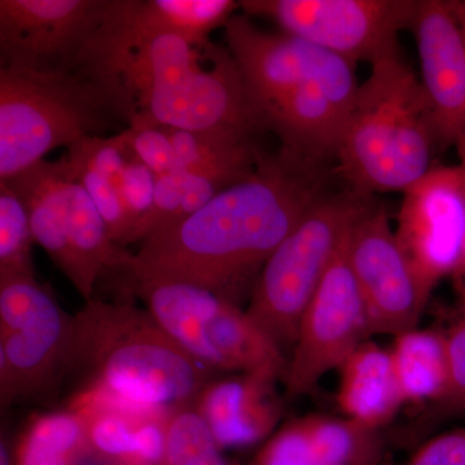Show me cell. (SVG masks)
Returning a JSON list of instances; mask_svg holds the SVG:
<instances>
[{"label": "cell", "instance_id": "obj_10", "mask_svg": "<svg viewBox=\"0 0 465 465\" xmlns=\"http://www.w3.org/2000/svg\"><path fill=\"white\" fill-rule=\"evenodd\" d=\"M110 0H0V67L79 72Z\"/></svg>", "mask_w": 465, "mask_h": 465}, {"label": "cell", "instance_id": "obj_7", "mask_svg": "<svg viewBox=\"0 0 465 465\" xmlns=\"http://www.w3.org/2000/svg\"><path fill=\"white\" fill-rule=\"evenodd\" d=\"M133 284L159 326L208 371L286 378L289 360L282 349L240 304L194 284L154 280Z\"/></svg>", "mask_w": 465, "mask_h": 465}, {"label": "cell", "instance_id": "obj_29", "mask_svg": "<svg viewBox=\"0 0 465 465\" xmlns=\"http://www.w3.org/2000/svg\"><path fill=\"white\" fill-rule=\"evenodd\" d=\"M405 465H465V428L427 440Z\"/></svg>", "mask_w": 465, "mask_h": 465}, {"label": "cell", "instance_id": "obj_4", "mask_svg": "<svg viewBox=\"0 0 465 465\" xmlns=\"http://www.w3.org/2000/svg\"><path fill=\"white\" fill-rule=\"evenodd\" d=\"M72 367L84 372V387L168 410L193 406L213 374L145 308L94 299L74 317Z\"/></svg>", "mask_w": 465, "mask_h": 465}, {"label": "cell", "instance_id": "obj_21", "mask_svg": "<svg viewBox=\"0 0 465 465\" xmlns=\"http://www.w3.org/2000/svg\"><path fill=\"white\" fill-rule=\"evenodd\" d=\"M70 243L74 253L78 282L74 289L90 302L101 273L106 269L127 271L133 253L110 237L108 226L74 173L69 185Z\"/></svg>", "mask_w": 465, "mask_h": 465}, {"label": "cell", "instance_id": "obj_16", "mask_svg": "<svg viewBox=\"0 0 465 465\" xmlns=\"http://www.w3.org/2000/svg\"><path fill=\"white\" fill-rule=\"evenodd\" d=\"M237 9L240 2L234 0H110L96 51L119 50L158 35L208 42Z\"/></svg>", "mask_w": 465, "mask_h": 465}, {"label": "cell", "instance_id": "obj_11", "mask_svg": "<svg viewBox=\"0 0 465 465\" xmlns=\"http://www.w3.org/2000/svg\"><path fill=\"white\" fill-rule=\"evenodd\" d=\"M394 228L425 302L465 264V180L458 164H436L402 193Z\"/></svg>", "mask_w": 465, "mask_h": 465}, {"label": "cell", "instance_id": "obj_9", "mask_svg": "<svg viewBox=\"0 0 465 465\" xmlns=\"http://www.w3.org/2000/svg\"><path fill=\"white\" fill-rule=\"evenodd\" d=\"M418 0H242L249 17L273 21L351 63L400 54V33L409 30Z\"/></svg>", "mask_w": 465, "mask_h": 465}, {"label": "cell", "instance_id": "obj_12", "mask_svg": "<svg viewBox=\"0 0 465 465\" xmlns=\"http://www.w3.org/2000/svg\"><path fill=\"white\" fill-rule=\"evenodd\" d=\"M348 237L300 321L283 381L287 400L309 393L370 336L365 302L349 264Z\"/></svg>", "mask_w": 465, "mask_h": 465}, {"label": "cell", "instance_id": "obj_19", "mask_svg": "<svg viewBox=\"0 0 465 465\" xmlns=\"http://www.w3.org/2000/svg\"><path fill=\"white\" fill-rule=\"evenodd\" d=\"M73 168L66 155L56 162L43 161L26 168L7 183L29 213L34 240L75 287L78 269L70 243L69 185Z\"/></svg>", "mask_w": 465, "mask_h": 465}, {"label": "cell", "instance_id": "obj_30", "mask_svg": "<svg viewBox=\"0 0 465 465\" xmlns=\"http://www.w3.org/2000/svg\"><path fill=\"white\" fill-rule=\"evenodd\" d=\"M455 149H457L458 154V166L460 167L461 173H463L464 180H465V136L461 137L459 140L457 145H455ZM459 277L465 278V264L463 266V271L460 272ZM464 296H465V286L463 287Z\"/></svg>", "mask_w": 465, "mask_h": 465}, {"label": "cell", "instance_id": "obj_13", "mask_svg": "<svg viewBox=\"0 0 465 465\" xmlns=\"http://www.w3.org/2000/svg\"><path fill=\"white\" fill-rule=\"evenodd\" d=\"M347 253L365 302L370 336L418 329L428 302L385 207L372 202L349 232Z\"/></svg>", "mask_w": 465, "mask_h": 465}, {"label": "cell", "instance_id": "obj_24", "mask_svg": "<svg viewBox=\"0 0 465 465\" xmlns=\"http://www.w3.org/2000/svg\"><path fill=\"white\" fill-rule=\"evenodd\" d=\"M29 213L7 183H0V280L35 277Z\"/></svg>", "mask_w": 465, "mask_h": 465}, {"label": "cell", "instance_id": "obj_3", "mask_svg": "<svg viewBox=\"0 0 465 465\" xmlns=\"http://www.w3.org/2000/svg\"><path fill=\"white\" fill-rule=\"evenodd\" d=\"M440 150L420 79L400 54L372 64L356 99L336 157L349 191L403 193L423 179Z\"/></svg>", "mask_w": 465, "mask_h": 465}, {"label": "cell", "instance_id": "obj_18", "mask_svg": "<svg viewBox=\"0 0 465 465\" xmlns=\"http://www.w3.org/2000/svg\"><path fill=\"white\" fill-rule=\"evenodd\" d=\"M278 381L268 375L232 374L204 385L193 409L222 451L247 448L273 434L282 416Z\"/></svg>", "mask_w": 465, "mask_h": 465}, {"label": "cell", "instance_id": "obj_23", "mask_svg": "<svg viewBox=\"0 0 465 465\" xmlns=\"http://www.w3.org/2000/svg\"><path fill=\"white\" fill-rule=\"evenodd\" d=\"M90 457L84 420L69 409L34 415L12 446L14 465H82Z\"/></svg>", "mask_w": 465, "mask_h": 465}, {"label": "cell", "instance_id": "obj_2", "mask_svg": "<svg viewBox=\"0 0 465 465\" xmlns=\"http://www.w3.org/2000/svg\"><path fill=\"white\" fill-rule=\"evenodd\" d=\"M92 69L124 87L131 124L186 131L264 130L228 48L158 35L101 54Z\"/></svg>", "mask_w": 465, "mask_h": 465}, {"label": "cell", "instance_id": "obj_8", "mask_svg": "<svg viewBox=\"0 0 465 465\" xmlns=\"http://www.w3.org/2000/svg\"><path fill=\"white\" fill-rule=\"evenodd\" d=\"M74 317L35 277L0 280V402L50 391L70 367Z\"/></svg>", "mask_w": 465, "mask_h": 465}, {"label": "cell", "instance_id": "obj_6", "mask_svg": "<svg viewBox=\"0 0 465 465\" xmlns=\"http://www.w3.org/2000/svg\"><path fill=\"white\" fill-rule=\"evenodd\" d=\"M371 197L323 192L266 260L251 291L249 316L281 349L293 347L299 324L333 260Z\"/></svg>", "mask_w": 465, "mask_h": 465}, {"label": "cell", "instance_id": "obj_17", "mask_svg": "<svg viewBox=\"0 0 465 465\" xmlns=\"http://www.w3.org/2000/svg\"><path fill=\"white\" fill-rule=\"evenodd\" d=\"M381 430L348 418L307 415L272 434L253 465H381Z\"/></svg>", "mask_w": 465, "mask_h": 465}, {"label": "cell", "instance_id": "obj_28", "mask_svg": "<svg viewBox=\"0 0 465 465\" xmlns=\"http://www.w3.org/2000/svg\"><path fill=\"white\" fill-rule=\"evenodd\" d=\"M449 356V390L439 406L465 411V314L446 335Z\"/></svg>", "mask_w": 465, "mask_h": 465}, {"label": "cell", "instance_id": "obj_25", "mask_svg": "<svg viewBox=\"0 0 465 465\" xmlns=\"http://www.w3.org/2000/svg\"><path fill=\"white\" fill-rule=\"evenodd\" d=\"M161 465H226L222 450L193 406L171 414Z\"/></svg>", "mask_w": 465, "mask_h": 465}, {"label": "cell", "instance_id": "obj_15", "mask_svg": "<svg viewBox=\"0 0 465 465\" xmlns=\"http://www.w3.org/2000/svg\"><path fill=\"white\" fill-rule=\"evenodd\" d=\"M440 150L465 136V2L418 0L409 27Z\"/></svg>", "mask_w": 465, "mask_h": 465}, {"label": "cell", "instance_id": "obj_22", "mask_svg": "<svg viewBox=\"0 0 465 465\" xmlns=\"http://www.w3.org/2000/svg\"><path fill=\"white\" fill-rule=\"evenodd\" d=\"M390 351L405 402L430 401L440 405L449 390L446 335L410 330L396 336Z\"/></svg>", "mask_w": 465, "mask_h": 465}, {"label": "cell", "instance_id": "obj_1", "mask_svg": "<svg viewBox=\"0 0 465 465\" xmlns=\"http://www.w3.org/2000/svg\"><path fill=\"white\" fill-rule=\"evenodd\" d=\"M327 173L283 149L264 153L246 179L143 241L125 272L133 281L194 284L238 304L266 260L326 192Z\"/></svg>", "mask_w": 465, "mask_h": 465}, {"label": "cell", "instance_id": "obj_26", "mask_svg": "<svg viewBox=\"0 0 465 465\" xmlns=\"http://www.w3.org/2000/svg\"><path fill=\"white\" fill-rule=\"evenodd\" d=\"M155 185L157 174L131 153L122 177L121 193L128 219L133 224V243L142 241L143 226L154 203Z\"/></svg>", "mask_w": 465, "mask_h": 465}, {"label": "cell", "instance_id": "obj_20", "mask_svg": "<svg viewBox=\"0 0 465 465\" xmlns=\"http://www.w3.org/2000/svg\"><path fill=\"white\" fill-rule=\"evenodd\" d=\"M339 371L338 405L351 420L381 430L406 403L390 349L362 342L341 363Z\"/></svg>", "mask_w": 465, "mask_h": 465}, {"label": "cell", "instance_id": "obj_27", "mask_svg": "<svg viewBox=\"0 0 465 465\" xmlns=\"http://www.w3.org/2000/svg\"><path fill=\"white\" fill-rule=\"evenodd\" d=\"M134 157L146 164L157 176L180 171L176 153L166 128L161 125L133 124L122 131Z\"/></svg>", "mask_w": 465, "mask_h": 465}, {"label": "cell", "instance_id": "obj_5", "mask_svg": "<svg viewBox=\"0 0 465 465\" xmlns=\"http://www.w3.org/2000/svg\"><path fill=\"white\" fill-rule=\"evenodd\" d=\"M131 118L115 76L0 67V182L60 146L101 136L116 124L130 127Z\"/></svg>", "mask_w": 465, "mask_h": 465}, {"label": "cell", "instance_id": "obj_31", "mask_svg": "<svg viewBox=\"0 0 465 465\" xmlns=\"http://www.w3.org/2000/svg\"><path fill=\"white\" fill-rule=\"evenodd\" d=\"M109 465H136V464H128V463H113V461H109Z\"/></svg>", "mask_w": 465, "mask_h": 465}, {"label": "cell", "instance_id": "obj_14", "mask_svg": "<svg viewBox=\"0 0 465 465\" xmlns=\"http://www.w3.org/2000/svg\"><path fill=\"white\" fill-rule=\"evenodd\" d=\"M224 35L258 115L302 85L356 75V64L291 34L266 33L244 14L226 23Z\"/></svg>", "mask_w": 465, "mask_h": 465}]
</instances>
